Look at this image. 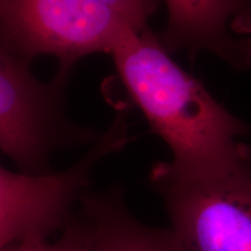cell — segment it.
I'll return each mask as SVG.
<instances>
[{
    "mask_svg": "<svg viewBox=\"0 0 251 251\" xmlns=\"http://www.w3.org/2000/svg\"><path fill=\"white\" fill-rule=\"evenodd\" d=\"M109 56L127 101L170 149L171 161L161 162L166 171L181 178L209 177L251 156L242 141L249 126L177 64L150 28L129 31Z\"/></svg>",
    "mask_w": 251,
    "mask_h": 251,
    "instance_id": "1",
    "label": "cell"
},
{
    "mask_svg": "<svg viewBox=\"0 0 251 251\" xmlns=\"http://www.w3.org/2000/svg\"><path fill=\"white\" fill-rule=\"evenodd\" d=\"M31 63L0 50V150L27 175L54 171L56 151L92 146L102 131L75 124L65 113L74 70L58 68L40 80Z\"/></svg>",
    "mask_w": 251,
    "mask_h": 251,
    "instance_id": "2",
    "label": "cell"
},
{
    "mask_svg": "<svg viewBox=\"0 0 251 251\" xmlns=\"http://www.w3.org/2000/svg\"><path fill=\"white\" fill-rule=\"evenodd\" d=\"M130 108L119 101L114 118L97 142L65 170L27 175L0 166V249L48 241L65 228L90 191L94 166L134 140L128 121Z\"/></svg>",
    "mask_w": 251,
    "mask_h": 251,
    "instance_id": "3",
    "label": "cell"
},
{
    "mask_svg": "<svg viewBox=\"0 0 251 251\" xmlns=\"http://www.w3.org/2000/svg\"><path fill=\"white\" fill-rule=\"evenodd\" d=\"M131 30L100 0H0V50L30 63L49 55L74 70L85 56L111 55Z\"/></svg>",
    "mask_w": 251,
    "mask_h": 251,
    "instance_id": "4",
    "label": "cell"
},
{
    "mask_svg": "<svg viewBox=\"0 0 251 251\" xmlns=\"http://www.w3.org/2000/svg\"><path fill=\"white\" fill-rule=\"evenodd\" d=\"M148 181L185 250L251 251V156L202 178L177 177L158 162Z\"/></svg>",
    "mask_w": 251,
    "mask_h": 251,
    "instance_id": "5",
    "label": "cell"
},
{
    "mask_svg": "<svg viewBox=\"0 0 251 251\" xmlns=\"http://www.w3.org/2000/svg\"><path fill=\"white\" fill-rule=\"evenodd\" d=\"M168 23L159 42L191 61L208 52L238 71L251 67V0H164Z\"/></svg>",
    "mask_w": 251,
    "mask_h": 251,
    "instance_id": "6",
    "label": "cell"
},
{
    "mask_svg": "<svg viewBox=\"0 0 251 251\" xmlns=\"http://www.w3.org/2000/svg\"><path fill=\"white\" fill-rule=\"evenodd\" d=\"M75 214L89 251H186L170 228L146 225L131 213L121 184L87 191Z\"/></svg>",
    "mask_w": 251,
    "mask_h": 251,
    "instance_id": "7",
    "label": "cell"
},
{
    "mask_svg": "<svg viewBox=\"0 0 251 251\" xmlns=\"http://www.w3.org/2000/svg\"><path fill=\"white\" fill-rule=\"evenodd\" d=\"M1 251H89V246L84 229L74 213L58 240L11 244Z\"/></svg>",
    "mask_w": 251,
    "mask_h": 251,
    "instance_id": "8",
    "label": "cell"
},
{
    "mask_svg": "<svg viewBox=\"0 0 251 251\" xmlns=\"http://www.w3.org/2000/svg\"><path fill=\"white\" fill-rule=\"evenodd\" d=\"M124 15L137 31L146 30L148 19L155 9L153 0H100Z\"/></svg>",
    "mask_w": 251,
    "mask_h": 251,
    "instance_id": "9",
    "label": "cell"
}]
</instances>
